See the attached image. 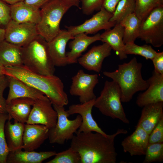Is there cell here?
Listing matches in <instances>:
<instances>
[{
  "mask_svg": "<svg viewBox=\"0 0 163 163\" xmlns=\"http://www.w3.org/2000/svg\"><path fill=\"white\" fill-rule=\"evenodd\" d=\"M127 133L123 129L106 136L98 132H77L71 140L70 147L79 154L81 163H116L117 155L115 139L119 134Z\"/></svg>",
  "mask_w": 163,
  "mask_h": 163,
  "instance_id": "6da1fadb",
  "label": "cell"
},
{
  "mask_svg": "<svg viewBox=\"0 0 163 163\" xmlns=\"http://www.w3.org/2000/svg\"><path fill=\"white\" fill-rule=\"evenodd\" d=\"M5 75L17 78L41 92L53 105L64 106L68 104L63 83L59 77L54 75H46L37 73L22 65L5 67Z\"/></svg>",
  "mask_w": 163,
  "mask_h": 163,
  "instance_id": "7a4b0ae2",
  "label": "cell"
},
{
  "mask_svg": "<svg viewBox=\"0 0 163 163\" xmlns=\"http://www.w3.org/2000/svg\"><path fill=\"white\" fill-rule=\"evenodd\" d=\"M142 64L134 57L129 62L119 65L114 71L103 72L104 76L112 79L119 86L121 102H129L136 93L148 87L147 80L142 75Z\"/></svg>",
  "mask_w": 163,
  "mask_h": 163,
  "instance_id": "3957f363",
  "label": "cell"
},
{
  "mask_svg": "<svg viewBox=\"0 0 163 163\" xmlns=\"http://www.w3.org/2000/svg\"><path fill=\"white\" fill-rule=\"evenodd\" d=\"M21 55L23 65L29 70L44 75H54L55 66L49 53L48 42L40 35L21 47Z\"/></svg>",
  "mask_w": 163,
  "mask_h": 163,
  "instance_id": "277c9868",
  "label": "cell"
},
{
  "mask_svg": "<svg viewBox=\"0 0 163 163\" xmlns=\"http://www.w3.org/2000/svg\"><path fill=\"white\" fill-rule=\"evenodd\" d=\"M72 5L64 0H51L40 8L41 18L36 25L39 35L49 42L59 33L65 14Z\"/></svg>",
  "mask_w": 163,
  "mask_h": 163,
  "instance_id": "5b68a950",
  "label": "cell"
},
{
  "mask_svg": "<svg viewBox=\"0 0 163 163\" xmlns=\"http://www.w3.org/2000/svg\"><path fill=\"white\" fill-rule=\"evenodd\" d=\"M94 107L104 115L125 123H129L121 104L120 88L113 81H105L100 96L95 99Z\"/></svg>",
  "mask_w": 163,
  "mask_h": 163,
  "instance_id": "8992f818",
  "label": "cell"
},
{
  "mask_svg": "<svg viewBox=\"0 0 163 163\" xmlns=\"http://www.w3.org/2000/svg\"><path fill=\"white\" fill-rule=\"evenodd\" d=\"M57 115L56 125L50 129L48 139L51 144L63 145L65 142L71 140L79 127L82 122L81 116L78 114L74 120H69V115L64 106L53 105Z\"/></svg>",
  "mask_w": 163,
  "mask_h": 163,
  "instance_id": "52a82bcc",
  "label": "cell"
},
{
  "mask_svg": "<svg viewBox=\"0 0 163 163\" xmlns=\"http://www.w3.org/2000/svg\"><path fill=\"white\" fill-rule=\"evenodd\" d=\"M138 38L156 47L163 44V6L153 9L142 21Z\"/></svg>",
  "mask_w": 163,
  "mask_h": 163,
  "instance_id": "ba28073f",
  "label": "cell"
},
{
  "mask_svg": "<svg viewBox=\"0 0 163 163\" xmlns=\"http://www.w3.org/2000/svg\"><path fill=\"white\" fill-rule=\"evenodd\" d=\"M72 80L70 93L72 95L78 97L81 103L96 98L94 90L99 82L97 75L86 73L80 69Z\"/></svg>",
  "mask_w": 163,
  "mask_h": 163,
  "instance_id": "9c48e42d",
  "label": "cell"
},
{
  "mask_svg": "<svg viewBox=\"0 0 163 163\" xmlns=\"http://www.w3.org/2000/svg\"><path fill=\"white\" fill-rule=\"evenodd\" d=\"M5 30V40L21 47L30 43L39 35L36 24L19 23L11 19Z\"/></svg>",
  "mask_w": 163,
  "mask_h": 163,
  "instance_id": "30bf717a",
  "label": "cell"
},
{
  "mask_svg": "<svg viewBox=\"0 0 163 163\" xmlns=\"http://www.w3.org/2000/svg\"><path fill=\"white\" fill-rule=\"evenodd\" d=\"M112 15L102 7L98 12L82 24L77 26H66L67 30L74 37L82 33L93 34L102 30H109L116 24L110 21Z\"/></svg>",
  "mask_w": 163,
  "mask_h": 163,
  "instance_id": "8fae6325",
  "label": "cell"
},
{
  "mask_svg": "<svg viewBox=\"0 0 163 163\" xmlns=\"http://www.w3.org/2000/svg\"><path fill=\"white\" fill-rule=\"evenodd\" d=\"M57 113L48 98L35 101L26 123L44 125L49 129L56 125Z\"/></svg>",
  "mask_w": 163,
  "mask_h": 163,
  "instance_id": "7c38bea8",
  "label": "cell"
},
{
  "mask_svg": "<svg viewBox=\"0 0 163 163\" xmlns=\"http://www.w3.org/2000/svg\"><path fill=\"white\" fill-rule=\"evenodd\" d=\"M95 99L84 103L71 105L66 111L69 116L78 114L81 117L82 122L77 132H94L106 136L108 134L99 126L92 117V111Z\"/></svg>",
  "mask_w": 163,
  "mask_h": 163,
  "instance_id": "4fadbf2b",
  "label": "cell"
},
{
  "mask_svg": "<svg viewBox=\"0 0 163 163\" xmlns=\"http://www.w3.org/2000/svg\"><path fill=\"white\" fill-rule=\"evenodd\" d=\"M147 81L148 87L139 95L136 101L137 105L140 107L163 102V75L153 71L152 76Z\"/></svg>",
  "mask_w": 163,
  "mask_h": 163,
  "instance_id": "5bb4252c",
  "label": "cell"
},
{
  "mask_svg": "<svg viewBox=\"0 0 163 163\" xmlns=\"http://www.w3.org/2000/svg\"><path fill=\"white\" fill-rule=\"evenodd\" d=\"M112 49L107 43L92 47L87 53L79 57L78 62L86 69L99 73L104 59L110 56Z\"/></svg>",
  "mask_w": 163,
  "mask_h": 163,
  "instance_id": "9a60e30c",
  "label": "cell"
},
{
  "mask_svg": "<svg viewBox=\"0 0 163 163\" xmlns=\"http://www.w3.org/2000/svg\"><path fill=\"white\" fill-rule=\"evenodd\" d=\"M74 37L67 30H61L54 38L48 42L49 53L55 66L63 67L68 65L66 46L69 41Z\"/></svg>",
  "mask_w": 163,
  "mask_h": 163,
  "instance_id": "2e32d148",
  "label": "cell"
},
{
  "mask_svg": "<svg viewBox=\"0 0 163 163\" xmlns=\"http://www.w3.org/2000/svg\"><path fill=\"white\" fill-rule=\"evenodd\" d=\"M49 131L44 125L25 123L22 149L33 151L38 149L48 138Z\"/></svg>",
  "mask_w": 163,
  "mask_h": 163,
  "instance_id": "e0dca14e",
  "label": "cell"
},
{
  "mask_svg": "<svg viewBox=\"0 0 163 163\" xmlns=\"http://www.w3.org/2000/svg\"><path fill=\"white\" fill-rule=\"evenodd\" d=\"M149 135L140 127L136 126L134 131L121 142L124 152L131 156L145 155L149 144Z\"/></svg>",
  "mask_w": 163,
  "mask_h": 163,
  "instance_id": "ac0fdd59",
  "label": "cell"
},
{
  "mask_svg": "<svg viewBox=\"0 0 163 163\" xmlns=\"http://www.w3.org/2000/svg\"><path fill=\"white\" fill-rule=\"evenodd\" d=\"M7 76L9 91L6 99V104L18 98H28L34 101L48 98L42 92L21 80L13 77Z\"/></svg>",
  "mask_w": 163,
  "mask_h": 163,
  "instance_id": "d6986e66",
  "label": "cell"
},
{
  "mask_svg": "<svg viewBox=\"0 0 163 163\" xmlns=\"http://www.w3.org/2000/svg\"><path fill=\"white\" fill-rule=\"evenodd\" d=\"M35 101L28 98H18L11 100L6 104V107L9 119L26 123Z\"/></svg>",
  "mask_w": 163,
  "mask_h": 163,
  "instance_id": "ffe728a7",
  "label": "cell"
},
{
  "mask_svg": "<svg viewBox=\"0 0 163 163\" xmlns=\"http://www.w3.org/2000/svg\"><path fill=\"white\" fill-rule=\"evenodd\" d=\"M100 35L98 33L89 36L82 33L75 36L69 44L71 50L66 53L68 65L77 63L82 54L89 46L96 41L100 40Z\"/></svg>",
  "mask_w": 163,
  "mask_h": 163,
  "instance_id": "44dd1931",
  "label": "cell"
},
{
  "mask_svg": "<svg viewBox=\"0 0 163 163\" xmlns=\"http://www.w3.org/2000/svg\"><path fill=\"white\" fill-rule=\"evenodd\" d=\"M11 19L19 23L36 25L41 18L40 9L27 5L24 2L10 5Z\"/></svg>",
  "mask_w": 163,
  "mask_h": 163,
  "instance_id": "7402d4cb",
  "label": "cell"
},
{
  "mask_svg": "<svg viewBox=\"0 0 163 163\" xmlns=\"http://www.w3.org/2000/svg\"><path fill=\"white\" fill-rule=\"evenodd\" d=\"M143 107L136 126L140 127L149 135L163 116V102L149 104Z\"/></svg>",
  "mask_w": 163,
  "mask_h": 163,
  "instance_id": "603a6c76",
  "label": "cell"
},
{
  "mask_svg": "<svg viewBox=\"0 0 163 163\" xmlns=\"http://www.w3.org/2000/svg\"><path fill=\"white\" fill-rule=\"evenodd\" d=\"M56 153L54 151L37 152L22 149L9 151L6 163H41Z\"/></svg>",
  "mask_w": 163,
  "mask_h": 163,
  "instance_id": "cb8c5ba5",
  "label": "cell"
},
{
  "mask_svg": "<svg viewBox=\"0 0 163 163\" xmlns=\"http://www.w3.org/2000/svg\"><path fill=\"white\" fill-rule=\"evenodd\" d=\"M112 29L105 30L100 35V41L108 44L116 52L120 60L127 58L124 48L125 44L123 39L124 27L119 23L116 24Z\"/></svg>",
  "mask_w": 163,
  "mask_h": 163,
  "instance_id": "d4e9b609",
  "label": "cell"
},
{
  "mask_svg": "<svg viewBox=\"0 0 163 163\" xmlns=\"http://www.w3.org/2000/svg\"><path fill=\"white\" fill-rule=\"evenodd\" d=\"M11 119L6 121L5 128V136L9 151L22 149L23 136L25 124L14 121Z\"/></svg>",
  "mask_w": 163,
  "mask_h": 163,
  "instance_id": "484cf974",
  "label": "cell"
},
{
  "mask_svg": "<svg viewBox=\"0 0 163 163\" xmlns=\"http://www.w3.org/2000/svg\"><path fill=\"white\" fill-rule=\"evenodd\" d=\"M21 48L4 40L0 43V62L5 67L23 65Z\"/></svg>",
  "mask_w": 163,
  "mask_h": 163,
  "instance_id": "4316f807",
  "label": "cell"
},
{
  "mask_svg": "<svg viewBox=\"0 0 163 163\" xmlns=\"http://www.w3.org/2000/svg\"><path fill=\"white\" fill-rule=\"evenodd\" d=\"M142 21L134 13L123 19L120 24L124 27L123 40L124 44L134 43L139 37Z\"/></svg>",
  "mask_w": 163,
  "mask_h": 163,
  "instance_id": "83f0119b",
  "label": "cell"
},
{
  "mask_svg": "<svg viewBox=\"0 0 163 163\" xmlns=\"http://www.w3.org/2000/svg\"><path fill=\"white\" fill-rule=\"evenodd\" d=\"M135 8V0H120L110 21L116 24L119 23L124 18L134 13Z\"/></svg>",
  "mask_w": 163,
  "mask_h": 163,
  "instance_id": "f1b7e54d",
  "label": "cell"
},
{
  "mask_svg": "<svg viewBox=\"0 0 163 163\" xmlns=\"http://www.w3.org/2000/svg\"><path fill=\"white\" fill-rule=\"evenodd\" d=\"M124 51L126 55H138L144 57L147 60L150 59L151 60L157 53L151 45L145 44L140 46L134 43L125 44Z\"/></svg>",
  "mask_w": 163,
  "mask_h": 163,
  "instance_id": "f546056e",
  "label": "cell"
},
{
  "mask_svg": "<svg viewBox=\"0 0 163 163\" xmlns=\"http://www.w3.org/2000/svg\"><path fill=\"white\" fill-rule=\"evenodd\" d=\"M136 8L134 13L142 21L154 8L163 6L161 0H135Z\"/></svg>",
  "mask_w": 163,
  "mask_h": 163,
  "instance_id": "4dcf8cb0",
  "label": "cell"
},
{
  "mask_svg": "<svg viewBox=\"0 0 163 163\" xmlns=\"http://www.w3.org/2000/svg\"><path fill=\"white\" fill-rule=\"evenodd\" d=\"M9 118L7 113H0V163H6L9 152L5 131V124Z\"/></svg>",
  "mask_w": 163,
  "mask_h": 163,
  "instance_id": "1f68e13d",
  "label": "cell"
},
{
  "mask_svg": "<svg viewBox=\"0 0 163 163\" xmlns=\"http://www.w3.org/2000/svg\"><path fill=\"white\" fill-rule=\"evenodd\" d=\"M143 163L162 162L163 161V142L149 143Z\"/></svg>",
  "mask_w": 163,
  "mask_h": 163,
  "instance_id": "d6a6232c",
  "label": "cell"
},
{
  "mask_svg": "<svg viewBox=\"0 0 163 163\" xmlns=\"http://www.w3.org/2000/svg\"><path fill=\"white\" fill-rule=\"evenodd\" d=\"M55 157L46 163H81L80 155L70 147L68 149L56 153Z\"/></svg>",
  "mask_w": 163,
  "mask_h": 163,
  "instance_id": "836d02e7",
  "label": "cell"
},
{
  "mask_svg": "<svg viewBox=\"0 0 163 163\" xmlns=\"http://www.w3.org/2000/svg\"><path fill=\"white\" fill-rule=\"evenodd\" d=\"M82 3L83 14L90 15L94 11L100 10L102 7L101 0H79Z\"/></svg>",
  "mask_w": 163,
  "mask_h": 163,
  "instance_id": "e575fe53",
  "label": "cell"
},
{
  "mask_svg": "<svg viewBox=\"0 0 163 163\" xmlns=\"http://www.w3.org/2000/svg\"><path fill=\"white\" fill-rule=\"evenodd\" d=\"M163 142V116L149 135V143Z\"/></svg>",
  "mask_w": 163,
  "mask_h": 163,
  "instance_id": "d590c367",
  "label": "cell"
},
{
  "mask_svg": "<svg viewBox=\"0 0 163 163\" xmlns=\"http://www.w3.org/2000/svg\"><path fill=\"white\" fill-rule=\"evenodd\" d=\"M11 20L10 6L0 0V28L5 29Z\"/></svg>",
  "mask_w": 163,
  "mask_h": 163,
  "instance_id": "8d00e7d4",
  "label": "cell"
},
{
  "mask_svg": "<svg viewBox=\"0 0 163 163\" xmlns=\"http://www.w3.org/2000/svg\"><path fill=\"white\" fill-rule=\"evenodd\" d=\"M8 85L7 76L4 75L0 77V113H7L6 110V100L4 97L3 94Z\"/></svg>",
  "mask_w": 163,
  "mask_h": 163,
  "instance_id": "74e56055",
  "label": "cell"
},
{
  "mask_svg": "<svg viewBox=\"0 0 163 163\" xmlns=\"http://www.w3.org/2000/svg\"><path fill=\"white\" fill-rule=\"evenodd\" d=\"M152 60L154 66V71L163 75V52H157Z\"/></svg>",
  "mask_w": 163,
  "mask_h": 163,
  "instance_id": "f35d334b",
  "label": "cell"
},
{
  "mask_svg": "<svg viewBox=\"0 0 163 163\" xmlns=\"http://www.w3.org/2000/svg\"><path fill=\"white\" fill-rule=\"evenodd\" d=\"M120 0H101L102 7L108 12L113 14Z\"/></svg>",
  "mask_w": 163,
  "mask_h": 163,
  "instance_id": "ab89813d",
  "label": "cell"
},
{
  "mask_svg": "<svg viewBox=\"0 0 163 163\" xmlns=\"http://www.w3.org/2000/svg\"><path fill=\"white\" fill-rule=\"evenodd\" d=\"M51 0H24L25 3L40 9Z\"/></svg>",
  "mask_w": 163,
  "mask_h": 163,
  "instance_id": "60d3db41",
  "label": "cell"
},
{
  "mask_svg": "<svg viewBox=\"0 0 163 163\" xmlns=\"http://www.w3.org/2000/svg\"><path fill=\"white\" fill-rule=\"evenodd\" d=\"M66 2L71 4L73 6H75L79 8H80L79 7V0H64Z\"/></svg>",
  "mask_w": 163,
  "mask_h": 163,
  "instance_id": "b9f144b4",
  "label": "cell"
},
{
  "mask_svg": "<svg viewBox=\"0 0 163 163\" xmlns=\"http://www.w3.org/2000/svg\"><path fill=\"white\" fill-rule=\"evenodd\" d=\"M5 30L0 28V43L5 40Z\"/></svg>",
  "mask_w": 163,
  "mask_h": 163,
  "instance_id": "7bdbcfd3",
  "label": "cell"
},
{
  "mask_svg": "<svg viewBox=\"0 0 163 163\" xmlns=\"http://www.w3.org/2000/svg\"><path fill=\"white\" fill-rule=\"evenodd\" d=\"M4 2L10 4L11 5H14L19 2H24V0H2Z\"/></svg>",
  "mask_w": 163,
  "mask_h": 163,
  "instance_id": "ee69618b",
  "label": "cell"
},
{
  "mask_svg": "<svg viewBox=\"0 0 163 163\" xmlns=\"http://www.w3.org/2000/svg\"><path fill=\"white\" fill-rule=\"evenodd\" d=\"M5 75V67L0 62V77Z\"/></svg>",
  "mask_w": 163,
  "mask_h": 163,
  "instance_id": "f6af8a7d",
  "label": "cell"
}]
</instances>
